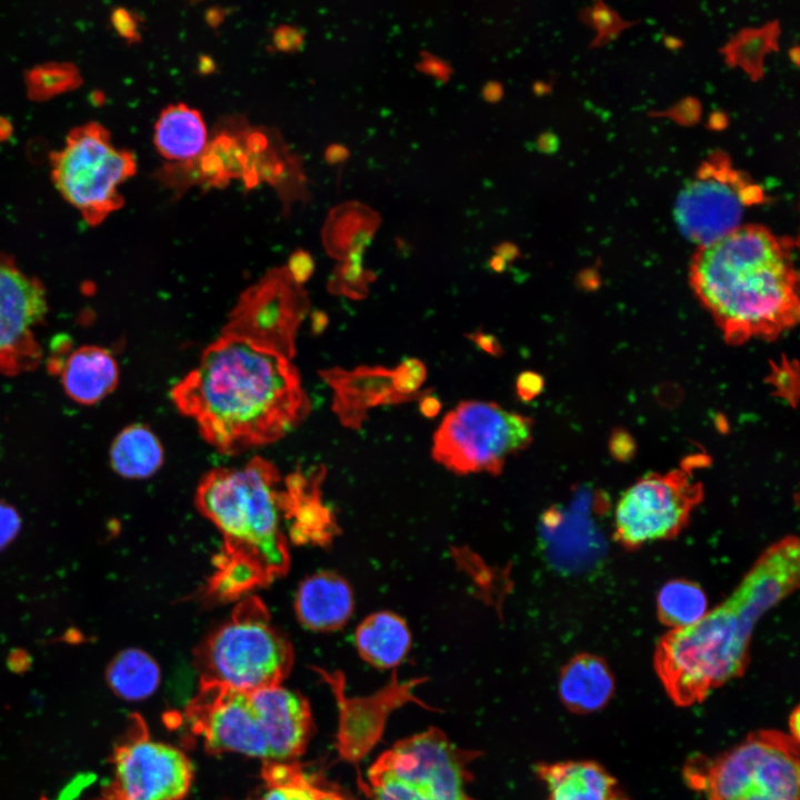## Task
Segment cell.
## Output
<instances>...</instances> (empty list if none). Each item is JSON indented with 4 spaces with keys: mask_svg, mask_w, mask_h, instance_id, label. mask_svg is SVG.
Segmentation results:
<instances>
[{
    "mask_svg": "<svg viewBox=\"0 0 800 800\" xmlns=\"http://www.w3.org/2000/svg\"><path fill=\"white\" fill-rule=\"evenodd\" d=\"M170 398L207 443L236 454L272 443L297 427L311 403L291 359L248 340L221 334Z\"/></svg>",
    "mask_w": 800,
    "mask_h": 800,
    "instance_id": "1",
    "label": "cell"
},
{
    "mask_svg": "<svg viewBox=\"0 0 800 800\" xmlns=\"http://www.w3.org/2000/svg\"><path fill=\"white\" fill-rule=\"evenodd\" d=\"M799 564V540L787 536L762 552L726 601L660 638L653 667L676 706L700 703L743 674L756 623L798 588Z\"/></svg>",
    "mask_w": 800,
    "mask_h": 800,
    "instance_id": "2",
    "label": "cell"
},
{
    "mask_svg": "<svg viewBox=\"0 0 800 800\" xmlns=\"http://www.w3.org/2000/svg\"><path fill=\"white\" fill-rule=\"evenodd\" d=\"M689 281L729 344L776 339L799 320L792 241L763 226H739L701 244Z\"/></svg>",
    "mask_w": 800,
    "mask_h": 800,
    "instance_id": "3",
    "label": "cell"
},
{
    "mask_svg": "<svg viewBox=\"0 0 800 800\" xmlns=\"http://www.w3.org/2000/svg\"><path fill=\"white\" fill-rule=\"evenodd\" d=\"M196 506L222 536L204 596L244 598L286 574L290 564L284 482L277 467L254 457L244 466L217 468L197 487Z\"/></svg>",
    "mask_w": 800,
    "mask_h": 800,
    "instance_id": "4",
    "label": "cell"
},
{
    "mask_svg": "<svg viewBox=\"0 0 800 800\" xmlns=\"http://www.w3.org/2000/svg\"><path fill=\"white\" fill-rule=\"evenodd\" d=\"M193 659L200 680L251 692L281 686L294 653L266 604L251 596L242 598L231 616L206 637Z\"/></svg>",
    "mask_w": 800,
    "mask_h": 800,
    "instance_id": "5",
    "label": "cell"
},
{
    "mask_svg": "<svg viewBox=\"0 0 800 800\" xmlns=\"http://www.w3.org/2000/svg\"><path fill=\"white\" fill-rule=\"evenodd\" d=\"M684 778L706 800H799V741L757 730L714 758L692 759Z\"/></svg>",
    "mask_w": 800,
    "mask_h": 800,
    "instance_id": "6",
    "label": "cell"
},
{
    "mask_svg": "<svg viewBox=\"0 0 800 800\" xmlns=\"http://www.w3.org/2000/svg\"><path fill=\"white\" fill-rule=\"evenodd\" d=\"M479 756L429 728L383 751L369 768L363 789L370 800H476L468 784Z\"/></svg>",
    "mask_w": 800,
    "mask_h": 800,
    "instance_id": "7",
    "label": "cell"
},
{
    "mask_svg": "<svg viewBox=\"0 0 800 800\" xmlns=\"http://www.w3.org/2000/svg\"><path fill=\"white\" fill-rule=\"evenodd\" d=\"M533 424L531 417L508 411L497 402L461 401L436 430L431 453L456 474L498 476L509 458L531 444Z\"/></svg>",
    "mask_w": 800,
    "mask_h": 800,
    "instance_id": "8",
    "label": "cell"
},
{
    "mask_svg": "<svg viewBox=\"0 0 800 800\" xmlns=\"http://www.w3.org/2000/svg\"><path fill=\"white\" fill-rule=\"evenodd\" d=\"M52 180L61 196L91 226L123 204L118 188L134 174V154L113 146L98 122L73 128L50 157Z\"/></svg>",
    "mask_w": 800,
    "mask_h": 800,
    "instance_id": "9",
    "label": "cell"
},
{
    "mask_svg": "<svg viewBox=\"0 0 800 800\" xmlns=\"http://www.w3.org/2000/svg\"><path fill=\"white\" fill-rule=\"evenodd\" d=\"M694 459L667 473H650L630 486L614 510L613 537L627 549L676 537L703 499L693 478Z\"/></svg>",
    "mask_w": 800,
    "mask_h": 800,
    "instance_id": "10",
    "label": "cell"
},
{
    "mask_svg": "<svg viewBox=\"0 0 800 800\" xmlns=\"http://www.w3.org/2000/svg\"><path fill=\"white\" fill-rule=\"evenodd\" d=\"M309 309L302 284L287 267L273 268L241 293L221 334L248 340L292 359L297 332Z\"/></svg>",
    "mask_w": 800,
    "mask_h": 800,
    "instance_id": "11",
    "label": "cell"
},
{
    "mask_svg": "<svg viewBox=\"0 0 800 800\" xmlns=\"http://www.w3.org/2000/svg\"><path fill=\"white\" fill-rule=\"evenodd\" d=\"M190 730L209 753L237 752L270 760L258 711L250 692L200 680L184 710Z\"/></svg>",
    "mask_w": 800,
    "mask_h": 800,
    "instance_id": "12",
    "label": "cell"
},
{
    "mask_svg": "<svg viewBox=\"0 0 800 800\" xmlns=\"http://www.w3.org/2000/svg\"><path fill=\"white\" fill-rule=\"evenodd\" d=\"M48 311L43 284L0 252V373L33 370L41 359L34 329Z\"/></svg>",
    "mask_w": 800,
    "mask_h": 800,
    "instance_id": "13",
    "label": "cell"
},
{
    "mask_svg": "<svg viewBox=\"0 0 800 800\" xmlns=\"http://www.w3.org/2000/svg\"><path fill=\"white\" fill-rule=\"evenodd\" d=\"M113 763L119 800H183L193 779L182 751L144 732L121 744Z\"/></svg>",
    "mask_w": 800,
    "mask_h": 800,
    "instance_id": "14",
    "label": "cell"
},
{
    "mask_svg": "<svg viewBox=\"0 0 800 800\" xmlns=\"http://www.w3.org/2000/svg\"><path fill=\"white\" fill-rule=\"evenodd\" d=\"M747 188L722 173L702 174L692 181L677 201L676 216L690 238L708 243L739 227Z\"/></svg>",
    "mask_w": 800,
    "mask_h": 800,
    "instance_id": "15",
    "label": "cell"
},
{
    "mask_svg": "<svg viewBox=\"0 0 800 800\" xmlns=\"http://www.w3.org/2000/svg\"><path fill=\"white\" fill-rule=\"evenodd\" d=\"M323 376L334 389V412L346 427L352 429L361 428L371 408L420 400L432 390L430 388L410 396L401 394L394 388L392 370L382 366H360L352 371L334 368Z\"/></svg>",
    "mask_w": 800,
    "mask_h": 800,
    "instance_id": "16",
    "label": "cell"
},
{
    "mask_svg": "<svg viewBox=\"0 0 800 800\" xmlns=\"http://www.w3.org/2000/svg\"><path fill=\"white\" fill-rule=\"evenodd\" d=\"M258 711L271 761L300 756L309 741L312 717L308 701L282 686L250 692Z\"/></svg>",
    "mask_w": 800,
    "mask_h": 800,
    "instance_id": "17",
    "label": "cell"
},
{
    "mask_svg": "<svg viewBox=\"0 0 800 800\" xmlns=\"http://www.w3.org/2000/svg\"><path fill=\"white\" fill-rule=\"evenodd\" d=\"M293 609L303 628L316 632L337 631L353 614V590L339 573L318 571L306 577L298 586Z\"/></svg>",
    "mask_w": 800,
    "mask_h": 800,
    "instance_id": "18",
    "label": "cell"
},
{
    "mask_svg": "<svg viewBox=\"0 0 800 800\" xmlns=\"http://www.w3.org/2000/svg\"><path fill=\"white\" fill-rule=\"evenodd\" d=\"M322 473L294 472L283 481L287 534L294 543L326 546L338 533L336 517L320 496Z\"/></svg>",
    "mask_w": 800,
    "mask_h": 800,
    "instance_id": "19",
    "label": "cell"
},
{
    "mask_svg": "<svg viewBox=\"0 0 800 800\" xmlns=\"http://www.w3.org/2000/svg\"><path fill=\"white\" fill-rule=\"evenodd\" d=\"M534 772L546 787V800H630L617 779L596 761L541 762Z\"/></svg>",
    "mask_w": 800,
    "mask_h": 800,
    "instance_id": "20",
    "label": "cell"
},
{
    "mask_svg": "<svg viewBox=\"0 0 800 800\" xmlns=\"http://www.w3.org/2000/svg\"><path fill=\"white\" fill-rule=\"evenodd\" d=\"M616 689L613 673L607 661L593 653L572 657L560 670L558 693L572 713L589 714L603 709Z\"/></svg>",
    "mask_w": 800,
    "mask_h": 800,
    "instance_id": "21",
    "label": "cell"
},
{
    "mask_svg": "<svg viewBox=\"0 0 800 800\" xmlns=\"http://www.w3.org/2000/svg\"><path fill=\"white\" fill-rule=\"evenodd\" d=\"M66 393L82 404H93L111 393L119 380L112 353L102 347L83 346L74 350L62 366Z\"/></svg>",
    "mask_w": 800,
    "mask_h": 800,
    "instance_id": "22",
    "label": "cell"
},
{
    "mask_svg": "<svg viewBox=\"0 0 800 800\" xmlns=\"http://www.w3.org/2000/svg\"><path fill=\"white\" fill-rule=\"evenodd\" d=\"M354 644L362 660L377 669L398 667L408 656L412 636L407 621L392 611H377L357 627Z\"/></svg>",
    "mask_w": 800,
    "mask_h": 800,
    "instance_id": "23",
    "label": "cell"
},
{
    "mask_svg": "<svg viewBox=\"0 0 800 800\" xmlns=\"http://www.w3.org/2000/svg\"><path fill=\"white\" fill-rule=\"evenodd\" d=\"M153 142L158 152L171 162L197 158L208 143L201 113L181 102L169 104L156 122Z\"/></svg>",
    "mask_w": 800,
    "mask_h": 800,
    "instance_id": "24",
    "label": "cell"
},
{
    "mask_svg": "<svg viewBox=\"0 0 800 800\" xmlns=\"http://www.w3.org/2000/svg\"><path fill=\"white\" fill-rule=\"evenodd\" d=\"M380 222L378 212L361 202L348 201L334 207L322 232L328 252L341 260L363 253Z\"/></svg>",
    "mask_w": 800,
    "mask_h": 800,
    "instance_id": "25",
    "label": "cell"
},
{
    "mask_svg": "<svg viewBox=\"0 0 800 800\" xmlns=\"http://www.w3.org/2000/svg\"><path fill=\"white\" fill-rule=\"evenodd\" d=\"M164 459L163 447L156 433L147 426L134 423L122 429L109 450L112 470L130 480L152 477Z\"/></svg>",
    "mask_w": 800,
    "mask_h": 800,
    "instance_id": "26",
    "label": "cell"
},
{
    "mask_svg": "<svg viewBox=\"0 0 800 800\" xmlns=\"http://www.w3.org/2000/svg\"><path fill=\"white\" fill-rule=\"evenodd\" d=\"M262 777L267 786L262 800H354L338 786L304 772L298 763L269 760Z\"/></svg>",
    "mask_w": 800,
    "mask_h": 800,
    "instance_id": "27",
    "label": "cell"
},
{
    "mask_svg": "<svg viewBox=\"0 0 800 800\" xmlns=\"http://www.w3.org/2000/svg\"><path fill=\"white\" fill-rule=\"evenodd\" d=\"M111 691L127 701H141L152 696L161 681L158 662L144 650L127 648L119 651L106 668Z\"/></svg>",
    "mask_w": 800,
    "mask_h": 800,
    "instance_id": "28",
    "label": "cell"
},
{
    "mask_svg": "<svg viewBox=\"0 0 800 800\" xmlns=\"http://www.w3.org/2000/svg\"><path fill=\"white\" fill-rule=\"evenodd\" d=\"M707 606L702 588L687 579L668 581L657 597L658 619L671 630L696 623L706 614Z\"/></svg>",
    "mask_w": 800,
    "mask_h": 800,
    "instance_id": "29",
    "label": "cell"
},
{
    "mask_svg": "<svg viewBox=\"0 0 800 800\" xmlns=\"http://www.w3.org/2000/svg\"><path fill=\"white\" fill-rule=\"evenodd\" d=\"M362 254L356 253L339 266L332 280V290L353 299H364L369 293V283L376 274L362 266Z\"/></svg>",
    "mask_w": 800,
    "mask_h": 800,
    "instance_id": "30",
    "label": "cell"
},
{
    "mask_svg": "<svg viewBox=\"0 0 800 800\" xmlns=\"http://www.w3.org/2000/svg\"><path fill=\"white\" fill-rule=\"evenodd\" d=\"M393 383L398 392L410 396L420 390L427 378L426 364L417 358L403 360L392 370Z\"/></svg>",
    "mask_w": 800,
    "mask_h": 800,
    "instance_id": "31",
    "label": "cell"
},
{
    "mask_svg": "<svg viewBox=\"0 0 800 800\" xmlns=\"http://www.w3.org/2000/svg\"><path fill=\"white\" fill-rule=\"evenodd\" d=\"M22 520L14 506L0 498V552L19 536Z\"/></svg>",
    "mask_w": 800,
    "mask_h": 800,
    "instance_id": "32",
    "label": "cell"
},
{
    "mask_svg": "<svg viewBox=\"0 0 800 800\" xmlns=\"http://www.w3.org/2000/svg\"><path fill=\"white\" fill-rule=\"evenodd\" d=\"M304 40L303 31L294 26L280 24L272 32L273 47L282 52H294L299 50Z\"/></svg>",
    "mask_w": 800,
    "mask_h": 800,
    "instance_id": "33",
    "label": "cell"
},
{
    "mask_svg": "<svg viewBox=\"0 0 800 800\" xmlns=\"http://www.w3.org/2000/svg\"><path fill=\"white\" fill-rule=\"evenodd\" d=\"M544 388V378L536 371H522L516 380V392L523 402H530L537 398Z\"/></svg>",
    "mask_w": 800,
    "mask_h": 800,
    "instance_id": "34",
    "label": "cell"
},
{
    "mask_svg": "<svg viewBox=\"0 0 800 800\" xmlns=\"http://www.w3.org/2000/svg\"><path fill=\"white\" fill-rule=\"evenodd\" d=\"M112 23L116 30L123 38L136 41L139 39L138 23L133 13L123 8H118L112 12Z\"/></svg>",
    "mask_w": 800,
    "mask_h": 800,
    "instance_id": "35",
    "label": "cell"
},
{
    "mask_svg": "<svg viewBox=\"0 0 800 800\" xmlns=\"http://www.w3.org/2000/svg\"><path fill=\"white\" fill-rule=\"evenodd\" d=\"M287 268L293 279L302 284V282L311 274L313 262L309 253L303 250H298L292 253Z\"/></svg>",
    "mask_w": 800,
    "mask_h": 800,
    "instance_id": "36",
    "label": "cell"
},
{
    "mask_svg": "<svg viewBox=\"0 0 800 800\" xmlns=\"http://www.w3.org/2000/svg\"><path fill=\"white\" fill-rule=\"evenodd\" d=\"M464 336L479 349L492 357L500 358L504 353L499 339L491 333H486L482 329H477L471 333H464Z\"/></svg>",
    "mask_w": 800,
    "mask_h": 800,
    "instance_id": "37",
    "label": "cell"
},
{
    "mask_svg": "<svg viewBox=\"0 0 800 800\" xmlns=\"http://www.w3.org/2000/svg\"><path fill=\"white\" fill-rule=\"evenodd\" d=\"M442 408L440 399L433 394V389L419 400V411L428 419L437 417Z\"/></svg>",
    "mask_w": 800,
    "mask_h": 800,
    "instance_id": "38",
    "label": "cell"
},
{
    "mask_svg": "<svg viewBox=\"0 0 800 800\" xmlns=\"http://www.w3.org/2000/svg\"><path fill=\"white\" fill-rule=\"evenodd\" d=\"M420 68L426 72L441 79L446 78L450 72V69L443 63V61L430 57H426Z\"/></svg>",
    "mask_w": 800,
    "mask_h": 800,
    "instance_id": "39",
    "label": "cell"
},
{
    "mask_svg": "<svg viewBox=\"0 0 800 800\" xmlns=\"http://www.w3.org/2000/svg\"><path fill=\"white\" fill-rule=\"evenodd\" d=\"M773 373H774V377L777 378V381L774 382V384L778 389L783 383V381H786L784 389H783V392H784L783 396L790 400L791 399L790 390H792V383H791V380H792L791 373L792 372H791L790 366L784 364L781 368H779V370L776 368Z\"/></svg>",
    "mask_w": 800,
    "mask_h": 800,
    "instance_id": "40",
    "label": "cell"
},
{
    "mask_svg": "<svg viewBox=\"0 0 800 800\" xmlns=\"http://www.w3.org/2000/svg\"><path fill=\"white\" fill-rule=\"evenodd\" d=\"M493 250L496 256L502 258L507 263H511L520 257L518 247L509 241L499 243Z\"/></svg>",
    "mask_w": 800,
    "mask_h": 800,
    "instance_id": "41",
    "label": "cell"
},
{
    "mask_svg": "<svg viewBox=\"0 0 800 800\" xmlns=\"http://www.w3.org/2000/svg\"><path fill=\"white\" fill-rule=\"evenodd\" d=\"M324 156L329 163H338L348 157V150L341 144H330Z\"/></svg>",
    "mask_w": 800,
    "mask_h": 800,
    "instance_id": "42",
    "label": "cell"
},
{
    "mask_svg": "<svg viewBox=\"0 0 800 800\" xmlns=\"http://www.w3.org/2000/svg\"><path fill=\"white\" fill-rule=\"evenodd\" d=\"M224 16H226L224 9L214 7V8H210L206 12V20L211 27L216 28L222 22Z\"/></svg>",
    "mask_w": 800,
    "mask_h": 800,
    "instance_id": "43",
    "label": "cell"
},
{
    "mask_svg": "<svg viewBox=\"0 0 800 800\" xmlns=\"http://www.w3.org/2000/svg\"><path fill=\"white\" fill-rule=\"evenodd\" d=\"M502 94V87L498 82H489L483 88V96L489 101H497Z\"/></svg>",
    "mask_w": 800,
    "mask_h": 800,
    "instance_id": "44",
    "label": "cell"
},
{
    "mask_svg": "<svg viewBox=\"0 0 800 800\" xmlns=\"http://www.w3.org/2000/svg\"><path fill=\"white\" fill-rule=\"evenodd\" d=\"M798 730H799V711H798V708H796L793 710V712L791 713V717L789 720V732L788 733L797 741H799L798 740V737H799Z\"/></svg>",
    "mask_w": 800,
    "mask_h": 800,
    "instance_id": "45",
    "label": "cell"
},
{
    "mask_svg": "<svg viewBox=\"0 0 800 800\" xmlns=\"http://www.w3.org/2000/svg\"><path fill=\"white\" fill-rule=\"evenodd\" d=\"M489 267L497 273H501L507 270L508 263L499 256H493L489 260Z\"/></svg>",
    "mask_w": 800,
    "mask_h": 800,
    "instance_id": "46",
    "label": "cell"
},
{
    "mask_svg": "<svg viewBox=\"0 0 800 800\" xmlns=\"http://www.w3.org/2000/svg\"><path fill=\"white\" fill-rule=\"evenodd\" d=\"M214 70V62L208 56H201L199 59V71L201 73H210Z\"/></svg>",
    "mask_w": 800,
    "mask_h": 800,
    "instance_id": "47",
    "label": "cell"
}]
</instances>
